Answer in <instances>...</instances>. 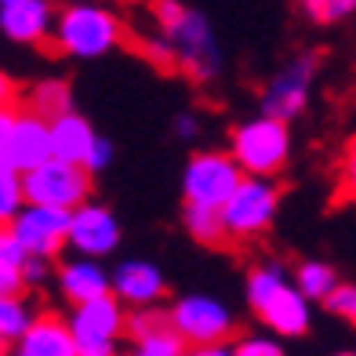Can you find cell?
Masks as SVG:
<instances>
[{
	"instance_id": "obj_26",
	"label": "cell",
	"mask_w": 356,
	"mask_h": 356,
	"mask_svg": "<svg viewBox=\"0 0 356 356\" xmlns=\"http://www.w3.org/2000/svg\"><path fill=\"white\" fill-rule=\"evenodd\" d=\"M26 207V182L22 171L0 168V222H11Z\"/></svg>"
},
{
	"instance_id": "obj_31",
	"label": "cell",
	"mask_w": 356,
	"mask_h": 356,
	"mask_svg": "<svg viewBox=\"0 0 356 356\" xmlns=\"http://www.w3.org/2000/svg\"><path fill=\"white\" fill-rule=\"evenodd\" d=\"M113 164V142L106 138V135H99V142H95V149H91V156H88V171L91 175H102L106 168Z\"/></svg>"
},
{
	"instance_id": "obj_23",
	"label": "cell",
	"mask_w": 356,
	"mask_h": 356,
	"mask_svg": "<svg viewBox=\"0 0 356 356\" xmlns=\"http://www.w3.org/2000/svg\"><path fill=\"white\" fill-rule=\"evenodd\" d=\"M295 284L302 287V295L309 302H327L331 291L342 284L331 262H320V258H305L295 266Z\"/></svg>"
},
{
	"instance_id": "obj_21",
	"label": "cell",
	"mask_w": 356,
	"mask_h": 356,
	"mask_svg": "<svg viewBox=\"0 0 356 356\" xmlns=\"http://www.w3.org/2000/svg\"><path fill=\"white\" fill-rule=\"evenodd\" d=\"M26 258L29 251L8 229H0V295H29L26 280H22Z\"/></svg>"
},
{
	"instance_id": "obj_18",
	"label": "cell",
	"mask_w": 356,
	"mask_h": 356,
	"mask_svg": "<svg viewBox=\"0 0 356 356\" xmlns=\"http://www.w3.org/2000/svg\"><path fill=\"white\" fill-rule=\"evenodd\" d=\"M99 142V131L91 127L88 117H80L76 109L62 113V117L51 120V145H55V156H66L73 164H88V156Z\"/></svg>"
},
{
	"instance_id": "obj_11",
	"label": "cell",
	"mask_w": 356,
	"mask_h": 356,
	"mask_svg": "<svg viewBox=\"0 0 356 356\" xmlns=\"http://www.w3.org/2000/svg\"><path fill=\"white\" fill-rule=\"evenodd\" d=\"M171 327L186 338V346H211V342H233L236 316L233 309L215 295H178L168 305Z\"/></svg>"
},
{
	"instance_id": "obj_22",
	"label": "cell",
	"mask_w": 356,
	"mask_h": 356,
	"mask_svg": "<svg viewBox=\"0 0 356 356\" xmlns=\"http://www.w3.org/2000/svg\"><path fill=\"white\" fill-rule=\"evenodd\" d=\"M37 320V309L29 295H0V342L4 346H15L19 338L33 327Z\"/></svg>"
},
{
	"instance_id": "obj_14",
	"label": "cell",
	"mask_w": 356,
	"mask_h": 356,
	"mask_svg": "<svg viewBox=\"0 0 356 356\" xmlns=\"http://www.w3.org/2000/svg\"><path fill=\"white\" fill-rule=\"evenodd\" d=\"M55 0H0V33L19 47H51Z\"/></svg>"
},
{
	"instance_id": "obj_8",
	"label": "cell",
	"mask_w": 356,
	"mask_h": 356,
	"mask_svg": "<svg viewBox=\"0 0 356 356\" xmlns=\"http://www.w3.org/2000/svg\"><path fill=\"white\" fill-rule=\"evenodd\" d=\"M240 182H244V168L229 149H197L182 168V200L222 211Z\"/></svg>"
},
{
	"instance_id": "obj_10",
	"label": "cell",
	"mask_w": 356,
	"mask_h": 356,
	"mask_svg": "<svg viewBox=\"0 0 356 356\" xmlns=\"http://www.w3.org/2000/svg\"><path fill=\"white\" fill-rule=\"evenodd\" d=\"M70 327L80 356H120V342L127 338V305L109 291L102 298L73 305Z\"/></svg>"
},
{
	"instance_id": "obj_32",
	"label": "cell",
	"mask_w": 356,
	"mask_h": 356,
	"mask_svg": "<svg viewBox=\"0 0 356 356\" xmlns=\"http://www.w3.org/2000/svg\"><path fill=\"white\" fill-rule=\"evenodd\" d=\"M186 356H233V342H211V346H189Z\"/></svg>"
},
{
	"instance_id": "obj_19",
	"label": "cell",
	"mask_w": 356,
	"mask_h": 356,
	"mask_svg": "<svg viewBox=\"0 0 356 356\" xmlns=\"http://www.w3.org/2000/svg\"><path fill=\"white\" fill-rule=\"evenodd\" d=\"M22 99L37 113H44L47 120H55V117L73 109V88H70V80H62V76H40L22 91Z\"/></svg>"
},
{
	"instance_id": "obj_25",
	"label": "cell",
	"mask_w": 356,
	"mask_h": 356,
	"mask_svg": "<svg viewBox=\"0 0 356 356\" xmlns=\"http://www.w3.org/2000/svg\"><path fill=\"white\" fill-rule=\"evenodd\" d=\"M186 338L178 334L175 327H164V331H156V334H145L138 338V342H131V356H186Z\"/></svg>"
},
{
	"instance_id": "obj_13",
	"label": "cell",
	"mask_w": 356,
	"mask_h": 356,
	"mask_svg": "<svg viewBox=\"0 0 356 356\" xmlns=\"http://www.w3.org/2000/svg\"><path fill=\"white\" fill-rule=\"evenodd\" d=\"M120 218L99 200H84L70 211V251L88 258H109L120 248Z\"/></svg>"
},
{
	"instance_id": "obj_1",
	"label": "cell",
	"mask_w": 356,
	"mask_h": 356,
	"mask_svg": "<svg viewBox=\"0 0 356 356\" xmlns=\"http://www.w3.org/2000/svg\"><path fill=\"white\" fill-rule=\"evenodd\" d=\"M138 51L160 70L182 73L197 88H207L222 76V44L207 15L182 0H149L142 22L131 26Z\"/></svg>"
},
{
	"instance_id": "obj_27",
	"label": "cell",
	"mask_w": 356,
	"mask_h": 356,
	"mask_svg": "<svg viewBox=\"0 0 356 356\" xmlns=\"http://www.w3.org/2000/svg\"><path fill=\"white\" fill-rule=\"evenodd\" d=\"M233 356H287L280 334H240L233 338Z\"/></svg>"
},
{
	"instance_id": "obj_28",
	"label": "cell",
	"mask_w": 356,
	"mask_h": 356,
	"mask_svg": "<svg viewBox=\"0 0 356 356\" xmlns=\"http://www.w3.org/2000/svg\"><path fill=\"white\" fill-rule=\"evenodd\" d=\"M338 193L356 204V131L346 138L342 156H338Z\"/></svg>"
},
{
	"instance_id": "obj_35",
	"label": "cell",
	"mask_w": 356,
	"mask_h": 356,
	"mask_svg": "<svg viewBox=\"0 0 356 356\" xmlns=\"http://www.w3.org/2000/svg\"><path fill=\"white\" fill-rule=\"evenodd\" d=\"M11 356H15V353H11Z\"/></svg>"
},
{
	"instance_id": "obj_2",
	"label": "cell",
	"mask_w": 356,
	"mask_h": 356,
	"mask_svg": "<svg viewBox=\"0 0 356 356\" xmlns=\"http://www.w3.org/2000/svg\"><path fill=\"white\" fill-rule=\"evenodd\" d=\"M131 40V22L106 0H62L51 51L73 62H95Z\"/></svg>"
},
{
	"instance_id": "obj_7",
	"label": "cell",
	"mask_w": 356,
	"mask_h": 356,
	"mask_svg": "<svg viewBox=\"0 0 356 356\" xmlns=\"http://www.w3.org/2000/svg\"><path fill=\"white\" fill-rule=\"evenodd\" d=\"M280 211V182L277 178H262V175H244V182L236 186V193L222 207V222H225V236L229 244H251V240L266 236L269 225L277 222Z\"/></svg>"
},
{
	"instance_id": "obj_17",
	"label": "cell",
	"mask_w": 356,
	"mask_h": 356,
	"mask_svg": "<svg viewBox=\"0 0 356 356\" xmlns=\"http://www.w3.org/2000/svg\"><path fill=\"white\" fill-rule=\"evenodd\" d=\"M11 353L15 356H80L73 327H70V316L51 313V309L37 313L33 327L11 346Z\"/></svg>"
},
{
	"instance_id": "obj_3",
	"label": "cell",
	"mask_w": 356,
	"mask_h": 356,
	"mask_svg": "<svg viewBox=\"0 0 356 356\" xmlns=\"http://www.w3.org/2000/svg\"><path fill=\"white\" fill-rule=\"evenodd\" d=\"M248 309L266 331L280 338H302L313 320V302L295 284V269H287L280 258H262L248 269L244 280Z\"/></svg>"
},
{
	"instance_id": "obj_12",
	"label": "cell",
	"mask_w": 356,
	"mask_h": 356,
	"mask_svg": "<svg viewBox=\"0 0 356 356\" xmlns=\"http://www.w3.org/2000/svg\"><path fill=\"white\" fill-rule=\"evenodd\" d=\"M4 229L29 254H44V258H55V262L70 248V211H58V207L26 204L11 222H4Z\"/></svg>"
},
{
	"instance_id": "obj_5",
	"label": "cell",
	"mask_w": 356,
	"mask_h": 356,
	"mask_svg": "<svg viewBox=\"0 0 356 356\" xmlns=\"http://www.w3.org/2000/svg\"><path fill=\"white\" fill-rule=\"evenodd\" d=\"M47 156H55L51 145V120L37 113L22 95L8 99L0 109V168L11 171H29L44 164Z\"/></svg>"
},
{
	"instance_id": "obj_20",
	"label": "cell",
	"mask_w": 356,
	"mask_h": 356,
	"mask_svg": "<svg viewBox=\"0 0 356 356\" xmlns=\"http://www.w3.org/2000/svg\"><path fill=\"white\" fill-rule=\"evenodd\" d=\"M182 225H186V233L197 240V244H204V248H225V244H229L222 211H215V207L182 204Z\"/></svg>"
},
{
	"instance_id": "obj_16",
	"label": "cell",
	"mask_w": 356,
	"mask_h": 356,
	"mask_svg": "<svg viewBox=\"0 0 356 356\" xmlns=\"http://www.w3.org/2000/svg\"><path fill=\"white\" fill-rule=\"evenodd\" d=\"M113 295H117L127 309H142V305H160L168 298V280L160 266L145 262V258H127L113 269Z\"/></svg>"
},
{
	"instance_id": "obj_33",
	"label": "cell",
	"mask_w": 356,
	"mask_h": 356,
	"mask_svg": "<svg viewBox=\"0 0 356 356\" xmlns=\"http://www.w3.org/2000/svg\"><path fill=\"white\" fill-rule=\"evenodd\" d=\"M334 356H356V353H334Z\"/></svg>"
},
{
	"instance_id": "obj_30",
	"label": "cell",
	"mask_w": 356,
	"mask_h": 356,
	"mask_svg": "<svg viewBox=\"0 0 356 356\" xmlns=\"http://www.w3.org/2000/svg\"><path fill=\"white\" fill-rule=\"evenodd\" d=\"M171 131L178 142H197L200 138V117L197 113H175V124H171Z\"/></svg>"
},
{
	"instance_id": "obj_29",
	"label": "cell",
	"mask_w": 356,
	"mask_h": 356,
	"mask_svg": "<svg viewBox=\"0 0 356 356\" xmlns=\"http://www.w3.org/2000/svg\"><path fill=\"white\" fill-rule=\"evenodd\" d=\"M323 309L338 320H346L349 327H356V284H338L331 291V298L323 302Z\"/></svg>"
},
{
	"instance_id": "obj_34",
	"label": "cell",
	"mask_w": 356,
	"mask_h": 356,
	"mask_svg": "<svg viewBox=\"0 0 356 356\" xmlns=\"http://www.w3.org/2000/svg\"><path fill=\"white\" fill-rule=\"evenodd\" d=\"M120 356H131V353H120Z\"/></svg>"
},
{
	"instance_id": "obj_9",
	"label": "cell",
	"mask_w": 356,
	"mask_h": 356,
	"mask_svg": "<svg viewBox=\"0 0 356 356\" xmlns=\"http://www.w3.org/2000/svg\"><path fill=\"white\" fill-rule=\"evenodd\" d=\"M26 182V204H44L58 211H73L84 200H91L95 175L84 164H73L66 156H47L44 164L29 168L22 175Z\"/></svg>"
},
{
	"instance_id": "obj_4",
	"label": "cell",
	"mask_w": 356,
	"mask_h": 356,
	"mask_svg": "<svg viewBox=\"0 0 356 356\" xmlns=\"http://www.w3.org/2000/svg\"><path fill=\"white\" fill-rule=\"evenodd\" d=\"M225 149L236 156L244 175L280 178L291 164V124L269 117V113H254V117L233 124Z\"/></svg>"
},
{
	"instance_id": "obj_6",
	"label": "cell",
	"mask_w": 356,
	"mask_h": 356,
	"mask_svg": "<svg viewBox=\"0 0 356 356\" xmlns=\"http://www.w3.org/2000/svg\"><path fill=\"white\" fill-rule=\"evenodd\" d=\"M316 80H320V55L316 51L287 55L280 66L262 80V88H258V113L280 117L287 124L298 120L316 95Z\"/></svg>"
},
{
	"instance_id": "obj_15",
	"label": "cell",
	"mask_w": 356,
	"mask_h": 356,
	"mask_svg": "<svg viewBox=\"0 0 356 356\" xmlns=\"http://www.w3.org/2000/svg\"><path fill=\"white\" fill-rule=\"evenodd\" d=\"M55 291L58 298L70 305H84L91 298H102L113 291V273L102 266V258H88V254H73L62 258L55 269Z\"/></svg>"
},
{
	"instance_id": "obj_24",
	"label": "cell",
	"mask_w": 356,
	"mask_h": 356,
	"mask_svg": "<svg viewBox=\"0 0 356 356\" xmlns=\"http://www.w3.org/2000/svg\"><path fill=\"white\" fill-rule=\"evenodd\" d=\"M291 4L302 11V19H309L313 26L323 29L346 26L356 19V0H291Z\"/></svg>"
}]
</instances>
